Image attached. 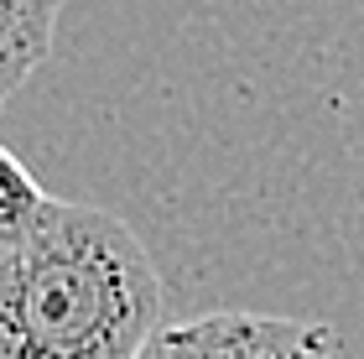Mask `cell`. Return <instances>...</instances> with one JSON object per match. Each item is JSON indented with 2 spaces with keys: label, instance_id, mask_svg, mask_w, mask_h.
I'll return each mask as SVG.
<instances>
[{
  "label": "cell",
  "instance_id": "cell-1",
  "mask_svg": "<svg viewBox=\"0 0 364 359\" xmlns=\"http://www.w3.org/2000/svg\"><path fill=\"white\" fill-rule=\"evenodd\" d=\"M161 323L151 255L105 208L47 198L0 245V359H136Z\"/></svg>",
  "mask_w": 364,
  "mask_h": 359
},
{
  "label": "cell",
  "instance_id": "cell-2",
  "mask_svg": "<svg viewBox=\"0 0 364 359\" xmlns=\"http://www.w3.org/2000/svg\"><path fill=\"white\" fill-rule=\"evenodd\" d=\"M338 333L323 323H296V318H271V313H203L161 323L146 338L141 354H250V359H281V354H333Z\"/></svg>",
  "mask_w": 364,
  "mask_h": 359
},
{
  "label": "cell",
  "instance_id": "cell-3",
  "mask_svg": "<svg viewBox=\"0 0 364 359\" xmlns=\"http://www.w3.org/2000/svg\"><path fill=\"white\" fill-rule=\"evenodd\" d=\"M63 6L68 0H0V105L16 100L47 63Z\"/></svg>",
  "mask_w": 364,
  "mask_h": 359
},
{
  "label": "cell",
  "instance_id": "cell-4",
  "mask_svg": "<svg viewBox=\"0 0 364 359\" xmlns=\"http://www.w3.org/2000/svg\"><path fill=\"white\" fill-rule=\"evenodd\" d=\"M47 198H53V193L21 167V156H16L11 146H0V245L21 235L47 208Z\"/></svg>",
  "mask_w": 364,
  "mask_h": 359
}]
</instances>
